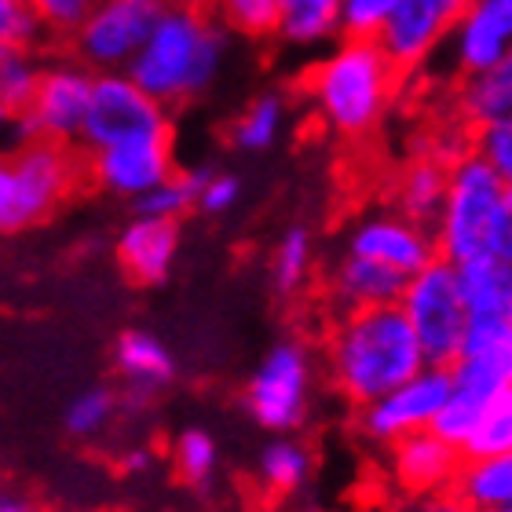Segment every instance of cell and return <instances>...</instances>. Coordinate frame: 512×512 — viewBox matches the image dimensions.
Masks as SVG:
<instances>
[{"label":"cell","instance_id":"cell-1","mask_svg":"<svg viewBox=\"0 0 512 512\" xmlns=\"http://www.w3.org/2000/svg\"><path fill=\"white\" fill-rule=\"evenodd\" d=\"M425 366V355L417 348V337L399 304L341 311L326 341L330 384L355 410L399 388Z\"/></svg>","mask_w":512,"mask_h":512},{"label":"cell","instance_id":"cell-2","mask_svg":"<svg viewBox=\"0 0 512 512\" xmlns=\"http://www.w3.org/2000/svg\"><path fill=\"white\" fill-rule=\"evenodd\" d=\"M227 63V30L209 8L169 4L125 74L161 107L205 96Z\"/></svg>","mask_w":512,"mask_h":512},{"label":"cell","instance_id":"cell-3","mask_svg":"<svg viewBox=\"0 0 512 512\" xmlns=\"http://www.w3.org/2000/svg\"><path fill=\"white\" fill-rule=\"evenodd\" d=\"M403 74L377 41L337 37L308 70V99L322 128L337 139H370L392 114Z\"/></svg>","mask_w":512,"mask_h":512},{"label":"cell","instance_id":"cell-4","mask_svg":"<svg viewBox=\"0 0 512 512\" xmlns=\"http://www.w3.org/2000/svg\"><path fill=\"white\" fill-rule=\"evenodd\" d=\"M505 183L476 150H454L450 154L447 198L439 205L432 224L436 253L447 264H469L480 256H494L498 249V227H502Z\"/></svg>","mask_w":512,"mask_h":512},{"label":"cell","instance_id":"cell-5","mask_svg":"<svg viewBox=\"0 0 512 512\" xmlns=\"http://www.w3.org/2000/svg\"><path fill=\"white\" fill-rule=\"evenodd\" d=\"M77 180L74 150L26 139L0 150V235H22L70 198Z\"/></svg>","mask_w":512,"mask_h":512},{"label":"cell","instance_id":"cell-6","mask_svg":"<svg viewBox=\"0 0 512 512\" xmlns=\"http://www.w3.org/2000/svg\"><path fill=\"white\" fill-rule=\"evenodd\" d=\"M315 395V359L308 344L278 341L253 366L242 392V406L264 432L293 436L311 414Z\"/></svg>","mask_w":512,"mask_h":512},{"label":"cell","instance_id":"cell-7","mask_svg":"<svg viewBox=\"0 0 512 512\" xmlns=\"http://www.w3.org/2000/svg\"><path fill=\"white\" fill-rule=\"evenodd\" d=\"M399 311L410 322L428 366H450L458 359L465 326H469V311H465L458 286V267L436 256L417 275H410L403 297H399Z\"/></svg>","mask_w":512,"mask_h":512},{"label":"cell","instance_id":"cell-8","mask_svg":"<svg viewBox=\"0 0 512 512\" xmlns=\"http://www.w3.org/2000/svg\"><path fill=\"white\" fill-rule=\"evenodd\" d=\"M96 74L77 59H59V63L41 66L37 92L26 103L22 114H15V139H41V143H63L70 147L81 136L88 96H92Z\"/></svg>","mask_w":512,"mask_h":512},{"label":"cell","instance_id":"cell-9","mask_svg":"<svg viewBox=\"0 0 512 512\" xmlns=\"http://www.w3.org/2000/svg\"><path fill=\"white\" fill-rule=\"evenodd\" d=\"M165 8V0H99L81 30L70 37L77 63H85L92 74L125 70Z\"/></svg>","mask_w":512,"mask_h":512},{"label":"cell","instance_id":"cell-10","mask_svg":"<svg viewBox=\"0 0 512 512\" xmlns=\"http://www.w3.org/2000/svg\"><path fill=\"white\" fill-rule=\"evenodd\" d=\"M450 388H454L450 366H425L421 374H414L392 392H384L381 399L359 406L355 428L374 447H392L414 432H428L443 403L450 399Z\"/></svg>","mask_w":512,"mask_h":512},{"label":"cell","instance_id":"cell-11","mask_svg":"<svg viewBox=\"0 0 512 512\" xmlns=\"http://www.w3.org/2000/svg\"><path fill=\"white\" fill-rule=\"evenodd\" d=\"M169 125V110L158 99H150L143 88L125 74H96L92 81V96H88L85 121H81V143L88 150L107 147L114 139L139 136V132H165Z\"/></svg>","mask_w":512,"mask_h":512},{"label":"cell","instance_id":"cell-12","mask_svg":"<svg viewBox=\"0 0 512 512\" xmlns=\"http://www.w3.org/2000/svg\"><path fill=\"white\" fill-rule=\"evenodd\" d=\"M436 59L447 63L454 81L512 63V0H469Z\"/></svg>","mask_w":512,"mask_h":512},{"label":"cell","instance_id":"cell-13","mask_svg":"<svg viewBox=\"0 0 512 512\" xmlns=\"http://www.w3.org/2000/svg\"><path fill=\"white\" fill-rule=\"evenodd\" d=\"M88 172L92 180L114 198H139L150 187H158L165 176L176 172L172 158V128L165 132H139V136L114 139L107 147L88 150Z\"/></svg>","mask_w":512,"mask_h":512},{"label":"cell","instance_id":"cell-14","mask_svg":"<svg viewBox=\"0 0 512 512\" xmlns=\"http://www.w3.org/2000/svg\"><path fill=\"white\" fill-rule=\"evenodd\" d=\"M465 8H469V0H403L392 22L377 37V44L399 74L425 70L432 66L439 48L447 44L450 30L458 26Z\"/></svg>","mask_w":512,"mask_h":512},{"label":"cell","instance_id":"cell-15","mask_svg":"<svg viewBox=\"0 0 512 512\" xmlns=\"http://www.w3.org/2000/svg\"><path fill=\"white\" fill-rule=\"evenodd\" d=\"M344 253L366 256L381 267H392L403 278L417 275L425 264L436 260V238L432 227L417 224L410 216L395 213V209H377L366 213L348 235V249Z\"/></svg>","mask_w":512,"mask_h":512},{"label":"cell","instance_id":"cell-16","mask_svg":"<svg viewBox=\"0 0 512 512\" xmlns=\"http://www.w3.org/2000/svg\"><path fill=\"white\" fill-rule=\"evenodd\" d=\"M450 384L483 403L512 384V322L469 319L458 359L450 363Z\"/></svg>","mask_w":512,"mask_h":512},{"label":"cell","instance_id":"cell-17","mask_svg":"<svg viewBox=\"0 0 512 512\" xmlns=\"http://www.w3.org/2000/svg\"><path fill=\"white\" fill-rule=\"evenodd\" d=\"M388 450V480L406 498H428V494L450 491L458 480V469L465 454L450 447L447 439L436 432H414V436L399 439Z\"/></svg>","mask_w":512,"mask_h":512},{"label":"cell","instance_id":"cell-18","mask_svg":"<svg viewBox=\"0 0 512 512\" xmlns=\"http://www.w3.org/2000/svg\"><path fill=\"white\" fill-rule=\"evenodd\" d=\"M114 256L136 286H161L180 256V224L132 216L114 242Z\"/></svg>","mask_w":512,"mask_h":512},{"label":"cell","instance_id":"cell-19","mask_svg":"<svg viewBox=\"0 0 512 512\" xmlns=\"http://www.w3.org/2000/svg\"><path fill=\"white\" fill-rule=\"evenodd\" d=\"M114 370L125 381L128 406H147L176 381V355L154 330H125L114 341Z\"/></svg>","mask_w":512,"mask_h":512},{"label":"cell","instance_id":"cell-20","mask_svg":"<svg viewBox=\"0 0 512 512\" xmlns=\"http://www.w3.org/2000/svg\"><path fill=\"white\" fill-rule=\"evenodd\" d=\"M454 154V150H450ZM450 154L443 150H421L406 161V169L399 172L392 191V209L410 216L417 224L432 227L439 216V205L447 198V180H450Z\"/></svg>","mask_w":512,"mask_h":512},{"label":"cell","instance_id":"cell-21","mask_svg":"<svg viewBox=\"0 0 512 512\" xmlns=\"http://www.w3.org/2000/svg\"><path fill=\"white\" fill-rule=\"evenodd\" d=\"M406 278L392 267H381L366 256L344 253L330 271V300L341 311L381 308V304H399Z\"/></svg>","mask_w":512,"mask_h":512},{"label":"cell","instance_id":"cell-22","mask_svg":"<svg viewBox=\"0 0 512 512\" xmlns=\"http://www.w3.org/2000/svg\"><path fill=\"white\" fill-rule=\"evenodd\" d=\"M458 286L469 319L512 322V264L502 256H480L458 264Z\"/></svg>","mask_w":512,"mask_h":512},{"label":"cell","instance_id":"cell-23","mask_svg":"<svg viewBox=\"0 0 512 512\" xmlns=\"http://www.w3.org/2000/svg\"><path fill=\"white\" fill-rule=\"evenodd\" d=\"M275 37L289 48H322L341 37V0H275Z\"/></svg>","mask_w":512,"mask_h":512},{"label":"cell","instance_id":"cell-24","mask_svg":"<svg viewBox=\"0 0 512 512\" xmlns=\"http://www.w3.org/2000/svg\"><path fill=\"white\" fill-rule=\"evenodd\" d=\"M450 491L480 512L512 509V450L483 454V458H465Z\"/></svg>","mask_w":512,"mask_h":512},{"label":"cell","instance_id":"cell-25","mask_svg":"<svg viewBox=\"0 0 512 512\" xmlns=\"http://www.w3.org/2000/svg\"><path fill=\"white\" fill-rule=\"evenodd\" d=\"M315 458L297 436H271L256 454V480L267 494H297L311 480Z\"/></svg>","mask_w":512,"mask_h":512},{"label":"cell","instance_id":"cell-26","mask_svg":"<svg viewBox=\"0 0 512 512\" xmlns=\"http://www.w3.org/2000/svg\"><path fill=\"white\" fill-rule=\"evenodd\" d=\"M458 110L469 128L512 118V63L487 70V74L465 77L458 88Z\"/></svg>","mask_w":512,"mask_h":512},{"label":"cell","instance_id":"cell-27","mask_svg":"<svg viewBox=\"0 0 512 512\" xmlns=\"http://www.w3.org/2000/svg\"><path fill=\"white\" fill-rule=\"evenodd\" d=\"M286 99L278 92H260L256 99H249L242 114L231 125V143L246 154H264L278 143L282 128H286Z\"/></svg>","mask_w":512,"mask_h":512},{"label":"cell","instance_id":"cell-28","mask_svg":"<svg viewBox=\"0 0 512 512\" xmlns=\"http://www.w3.org/2000/svg\"><path fill=\"white\" fill-rule=\"evenodd\" d=\"M315 267V238L304 224H293L282 231L271 253V286L278 297H293L304 289Z\"/></svg>","mask_w":512,"mask_h":512},{"label":"cell","instance_id":"cell-29","mask_svg":"<svg viewBox=\"0 0 512 512\" xmlns=\"http://www.w3.org/2000/svg\"><path fill=\"white\" fill-rule=\"evenodd\" d=\"M205 169H176L172 176L150 187L147 194L132 198V216H150V220H172L180 224L183 216L194 209V198H198V183H202Z\"/></svg>","mask_w":512,"mask_h":512},{"label":"cell","instance_id":"cell-30","mask_svg":"<svg viewBox=\"0 0 512 512\" xmlns=\"http://www.w3.org/2000/svg\"><path fill=\"white\" fill-rule=\"evenodd\" d=\"M172 465L187 487L205 491V487H213L216 472H220V443L213 432H205L198 425L183 428L176 436V447H172Z\"/></svg>","mask_w":512,"mask_h":512},{"label":"cell","instance_id":"cell-31","mask_svg":"<svg viewBox=\"0 0 512 512\" xmlns=\"http://www.w3.org/2000/svg\"><path fill=\"white\" fill-rule=\"evenodd\" d=\"M121 399L103 384H88L77 395H70V403L63 410V428L74 439H92L99 432H107V425L118 414Z\"/></svg>","mask_w":512,"mask_h":512},{"label":"cell","instance_id":"cell-32","mask_svg":"<svg viewBox=\"0 0 512 512\" xmlns=\"http://www.w3.org/2000/svg\"><path fill=\"white\" fill-rule=\"evenodd\" d=\"M512 450V384L498 388V392L487 399L480 414V425L465 443V458H483V454H502Z\"/></svg>","mask_w":512,"mask_h":512},{"label":"cell","instance_id":"cell-33","mask_svg":"<svg viewBox=\"0 0 512 512\" xmlns=\"http://www.w3.org/2000/svg\"><path fill=\"white\" fill-rule=\"evenodd\" d=\"M37 77H41V63L33 59V52L0 55V107L8 114H22L37 92Z\"/></svg>","mask_w":512,"mask_h":512},{"label":"cell","instance_id":"cell-34","mask_svg":"<svg viewBox=\"0 0 512 512\" xmlns=\"http://www.w3.org/2000/svg\"><path fill=\"white\" fill-rule=\"evenodd\" d=\"M224 30L242 37H275V0H209Z\"/></svg>","mask_w":512,"mask_h":512},{"label":"cell","instance_id":"cell-35","mask_svg":"<svg viewBox=\"0 0 512 512\" xmlns=\"http://www.w3.org/2000/svg\"><path fill=\"white\" fill-rule=\"evenodd\" d=\"M403 0H341V37L377 41Z\"/></svg>","mask_w":512,"mask_h":512},{"label":"cell","instance_id":"cell-36","mask_svg":"<svg viewBox=\"0 0 512 512\" xmlns=\"http://www.w3.org/2000/svg\"><path fill=\"white\" fill-rule=\"evenodd\" d=\"M469 150H476V154L494 169V176H498L505 187H512V118L472 128Z\"/></svg>","mask_w":512,"mask_h":512},{"label":"cell","instance_id":"cell-37","mask_svg":"<svg viewBox=\"0 0 512 512\" xmlns=\"http://www.w3.org/2000/svg\"><path fill=\"white\" fill-rule=\"evenodd\" d=\"M96 4L99 0H26L41 33H52V37H74Z\"/></svg>","mask_w":512,"mask_h":512},{"label":"cell","instance_id":"cell-38","mask_svg":"<svg viewBox=\"0 0 512 512\" xmlns=\"http://www.w3.org/2000/svg\"><path fill=\"white\" fill-rule=\"evenodd\" d=\"M37 41H41V26L26 8V0H0V55L33 52Z\"/></svg>","mask_w":512,"mask_h":512},{"label":"cell","instance_id":"cell-39","mask_svg":"<svg viewBox=\"0 0 512 512\" xmlns=\"http://www.w3.org/2000/svg\"><path fill=\"white\" fill-rule=\"evenodd\" d=\"M238 202H242V180H238L235 172L205 169L202 183H198L194 209H198V213H205V216H227Z\"/></svg>","mask_w":512,"mask_h":512},{"label":"cell","instance_id":"cell-40","mask_svg":"<svg viewBox=\"0 0 512 512\" xmlns=\"http://www.w3.org/2000/svg\"><path fill=\"white\" fill-rule=\"evenodd\" d=\"M410 509L414 512H480V509H472L469 502H461L454 491H439V494H428V498H417Z\"/></svg>","mask_w":512,"mask_h":512},{"label":"cell","instance_id":"cell-41","mask_svg":"<svg viewBox=\"0 0 512 512\" xmlns=\"http://www.w3.org/2000/svg\"><path fill=\"white\" fill-rule=\"evenodd\" d=\"M494 256H502L512 264V187H505V205H502V227H498V249Z\"/></svg>","mask_w":512,"mask_h":512},{"label":"cell","instance_id":"cell-42","mask_svg":"<svg viewBox=\"0 0 512 512\" xmlns=\"http://www.w3.org/2000/svg\"><path fill=\"white\" fill-rule=\"evenodd\" d=\"M150 469H154V454L147 447H128L121 454V472L125 476H147Z\"/></svg>","mask_w":512,"mask_h":512},{"label":"cell","instance_id":"cell-43","mask_svg":"<svg viewBox=\"0 0 512 512\" xmlns=\"http://www.w3.org/2000/svg\"><path fill=\"white\" fill-rule=\"evenodd\" d=\"M0 512H33V505L15 491H4L0 487Z\"/></svg>","mask_w":512,"mask_h":512},{"label":"cell","instance_id":"cell-44","mask_svg":"<svg viewBox=\"0 0 512 512\" xmlns=\"http://www.w3.org/2000/svg\"><path fill=\"white\" fill-rule=\"evenodd\" d=\"M363 512H414L406 502H374V505H366Z\"/></svg>","mask_w":512,"mask_h":512},{"label":"cell","instance_id":"cell-45","mask_svg":"<svg viewBox=\"0 0 512 512\" xmlns=\"http://www.w3.org/2000/svg\"><path fill=\"white\" fill-rule=\"evenodd\" d=\"M11 136H15V114H8V110L0 107V143Z\"/></svg>","mask_w":512,"mask_h":512},{"label":"cell","instance_id":"cell-46","mask_svg":"<svg viewBox=\"0 0 512 512\" xmlns=\"http://www.w3.org/2000/svg\"><path fill=\"white\" fill-rule=\"evenodd\" d=\"M165 4H183V8H209V0H165Z\"/></svg>","mask_w":512,"mask_h":512},{"label":"cell","instance_id":"cell-47","mask_svg":"<svg viewBox=\"0 0 512 512\" xmlns=\"http://www.w3.org/2000/svg\"><path fill=\"white\" fill-rule=\"evenodd\" d=\"M505 512H512V509H505Z\"/></svg>","mask_w":512,"mask_h":512},{"label":"cell","instance_id":"cell-48","mask_svg":"<svg viewBox=\"0 0 512 512\" xmlns=\"http://www.w3.org/2000/svg\"><path fill=\"white\" fill-rule=\"evenodd\" d=\"M33 512H37V509H33Z\"/></svg>","mask_w":512,"mask_h":512}]
</instances>
